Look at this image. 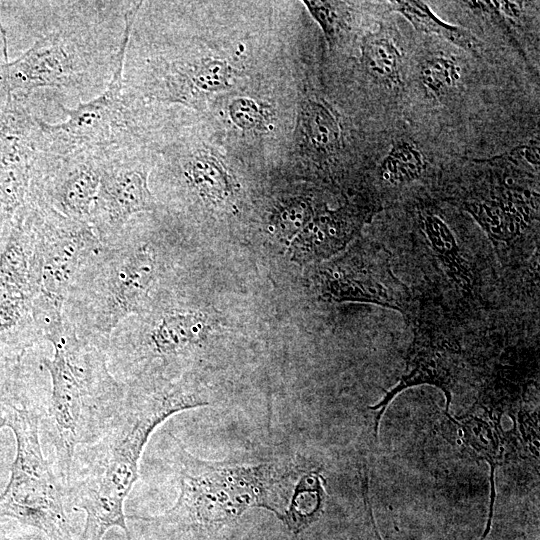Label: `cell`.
Listing matches in <instances>:
<instances>
[{
  "instance_id": "obj_17",
  "label": "cell",
  "mask_w": 540,
  "mask_h": 540,
  "mask_svg": "<svg viewBox=\"0 0 540 540\" xmlns=\"http://www.w3.org/2000/svg\"><path fill=\"white\" fill-rule=\"evenodd\" d=\"M324 482L318 471L301 474L282 520L293 533L302 532L322 514L326 499Z\"/></svg>"
},
{
  "instance_id": "obj_1",
  "label": "cell",
  "mask_w": 540,
  "mask_h": 540,
  "mask_svg": "<svg viewBox=\"0 0 540 540\" xmlns=\"http://www.w3.org/2000/svg\"><path fill=\"white\" fill-rule=\"evenodd\" d=\"M125 386L124 401L106 431L75 456L66 497L85 513L79 540H102L113 527L130 540L124 505L151 434L175 413L209 404L200 384L189 378Z\"/></svg>"
},
{
  "instance_id": "obj_8",
  "label": "cell",
  "mask_w": 540,
  "mask_h": 540,
  "mask_svg": "<svg viewBox=\"0 0 540 540\" xmlns=\"http://www.w3.org/2000/svg\"><path fill=\"white\" fill-rule=\"evenodd\" d=\"M35 238L39 292L65 303L85 264L101 242L91 224L42 204L28 202Z\"/></svg>"
},
{
  "instance_id": "obj_27",
  "label": "cell",
  "mask_w": 540,
  "mask_h": 540,
  "mask_svg": "<svg viewBox=\"0 0 540 540\" xmlns=\"http://www.w3.org/2000/svg\"><path fill=\"white\" fill-rule=\"evenodd\" d=\"M7 97L8 93L0 73V108L5 104Z\"/></svg>"
},
{
  "instance_id": "obj_6",
  "label": "cell",
  "mask_w": 540,
  "mask_h": 540,
  "mask_svg": "<svg viewBox=\"0 0 540 540\" xmlns=\"http://www.w3.org/2000/svg\"><path fill=\"white\" fill-rule=\"evenodd\" d=\"M143 2H131L124 13L123 38L111 79L95 98L69 108L58 104L67 118L49 123L39 117V147L43 153L67 156L104 153L136 144V103L123 85V65L132 25Z\"/></svg>"
},
{
  "instance_id": "obj_4",
  "label": "cell",
  "mask_w": 540,
  "mask_h": 540,
  "mask_svg": "<svg viewBox=\"0 0 540 540\" xmlns=\"http://www.w3.org/2000/svg\"><path fill=\"white\" fill-rule=\"evenodd\" d=\"M52 345L53 357L42 359L51 380L47 422L57 475L66 490L77 452L106 431L126 386L110 371L105 352L81 340L67 320Z\"/></svg>"
},
{
  "instance_id": "obj_18",
  "label": "cell",
  "mask_w": 540,
  "mask_h": 540,
  "mask_svg": "<svg viewBox=\"0 0 540 540\" xmlns=\"http://www.w3.org/2000/svg\"><path fill=\"white\" fill-rule=\"evenodd\" d=\"M399 11L416 30L433 33L468 51L477 52L480 43L467 30L439 20L427 5L419 1H394Z\"/></svg>"
},
{
  "instance_id": "obj_15",
  "label": "cell",
  "mask_w": 540,
  "mask_h": 540,
  "mask_svg": "<svg viewBox=\"0 0 540 540\" xmlns=\"http://www.w3.org/2000/svg\"><path fill=\"white\" fill-rule=\"evenodd\" d=\"M446 415L459 428L465 445L473 454L496 468L504 453L500 415L488 410L483 414L468 413L460 418H453L449 413Z\"/></svg>"
},
{
  "instance_id": "obj_22",
  "label": "cell",
  "mask_w": 540,
  "mask_h": 540,
  "mask_svg": "<svg viewBox=\"0 0 540 540\" xmlns=\"http://www.w3.org/2000/svg\"><path fill=\"white\" fill-rule=\"evenodd\" d=\"M420 78L432 94L439 96L456 84L459 79V69L449 58L433 57L423 63Z\"/></svg>"
},
{
  "instance_id": "obj_19",
  "label": "cell",
  "mask_w": 540,
  "mask_h": 540,
  "mask_svg": "<svg viewBox=\"0 0 540 540\" xmlns=\"http://www.w3.org/2000/svg\"><path fill=\"white\" fill-rule=\"evenodd\" d=\"M362 61L367 72L379 83L398 86L401 82V54L384 33L374 34L362 45Z\"/></svg>"
},
{
  "instance_id": "obj_25",
  "label": "cell",
  "mask_w": 540,
  "mask_h": 540,
  "mask_svg": "<svg viewBox=\"0 0 540 540\" xmlns=\"http://www.w3.org/2000/svg\"><path fill=\"white\" fill-rule=\"evenodd\" d=\"M369 482H368V473L367 470L364 471V478L362 483V489H363V497L365 502V510L366 515L370 524V539L371 540H383L380 531L377 526V522L375 520L374 514H373V508L371 505L370 497H369Z\"/></svg>"
},
{
  "instance_id": "obj_29",
  "label": "cell",
  "mask_w": 540,
  "mask_h": 540,
  "mask_svg": "<svg viewBox=\"0 0 540 540\" xmlns=\"http://www.w3.org/2000/svg\"><path fill=\"white\" fill-rule=\"evenodd\" d=\"M242 540H263V539L259 538V537L251 536V537H248V538H245V539H242Z\"/></svg>"
},
{
  "instance_id": "obj_24",
  "label": "cell",
  "mask_w": 540,
  "mask_h": 540,
  "mask_svg": "<svg viewBox=\"0 0 540 540\" xmlns=\"http://www.w3.org/2000/svg\"><path fill=\"white\" fill-rule=\"evenodd\" d=\"M323 29L328 41L334 37L336 13L329 2L305 1L304 2Z\"/></svg>"
},
{
  "instance_id": "obj_14",
  "label": "cell",
  "mask_w": 540,
  "mask_h": 540,
  "mask_svg": "<svg viewBox=\"0 0 540 540\" xmlns=\"http://www.w3.org/2000/svg\"><path fill=\"white\" fill-rule=\"evenodd\" d=\"M465 208L486 231L495 243L510 242L527 226L529 213L520 205L524 201L517 197L486 201H470Z\"/></svg>"
},
{
  "instance_id": "obj_12",
  "label": "cell",
  "mask_w": 540,
  "mask_h": 540,
  "mask_svg": "<svg viewBox=\"0 0 540 540\" xmlns=\"http://www.w3.org/2000/svg\"><path fill=\"white\" fill-rule=\"evenodd\" d=\"M408 370L385 396L370 409L376 412L374 436L377 437L379 421L393 398L403 390L421 384L434 385L446 398L448 413L452 392L459 372V349L444 339L415 337L408 359Z\"/></svg>"
},
{
  "instance_id": "obj_5",
  "label": "cell",
  "mask_w": 540,
  "mask_h": 540,
  "mask_svg": "<svg viewBox=\"0 0 540 540\" xmlns=\"http://www.w3.org/2000/svg\"><path fill=\"white\" fill-rule=\"evenodd\" d=\"M112 3L70 2L63 20L13 61H7L4 45L0 73L8 95L28 99L40 88L84 92L98 76L111 78L121 45H110L105 37V12Z\"/></svg>"
},
{
  "instance_id": "obj_16",
  "label": "cell",
  "mask_w": 540,
  "mask_h": 540,
  "mask_svg": "<svg viewBox=\"0 0 540 540\" xmlns=\"http://www.w3.org/2000/svg\"><path fill=\"white\" fill-rule=\"evenodd\" d=\"M421 227L448 275L464 290L470 291L474 283L473 273L451 229L441 218L430 213L421 215Z\"/></svg>"
},
{
  "instance_id": "obj_9",
  "label": "cell",
  "mask_w": 540,
  "mask_h": 540,
  "mask_svg": "<svg viewBox=\"0 0 540 540\" xmlns=\"http://www.w3.org/2000/svg\"><path fill=\"white\" fill-rule=\"evenodd\" d=\"M150 162L137 143L103 153L99 188L90 212V224L101 243H108L140 213L156 212L150 191Z\"/></svg>"
},
{
  "instance_id": "obj_21",
  "label": "cell",
  "mask_w": 540,
  "mask_h": 540,
  "mask_svg": "<svg viewBox=\"0 0 540 540\" xmlns=\"http://www.w3.org/2000/svg\"><path fill=\"white\" fill-rule=\"evenodd\" d=\"M425 170L421 152L411 143L400 141L393 145L380 167L384 180L403 185L420 178Z\"/></svg>"
},
{
  "instance_id": "obj_2",
  "label": "cell",
  "mask_w": 540,
  "mask_h": 540,
  "mask_svg": "<svg viewBox=\"0 0 540 540\" xmlns=\"http://www.w3.org/2000/svg\"><path fill=\"white\" fill-rule=\"evenodd\" d=\"M170 437L178 497L163 514L141 519L180 540H199L253 507L267 509L283 520L301 476L295 465L209 462L191 454L179 438Z\"/></svg>"
},
{
  "instance_id": "obj_3",
  "label": "cell",
  "mask_w": 540,
  "mask_h": 540,
  "mask_svg": "<svg viewBox=\"0 0 540 540\" xmlns=\"http://www.w3.org/2000/svg\"><path fill=\"white\" fill-rule=\"evenodd\" d=\"M162 250L137 215L101 243L71 287L64 317L76 335L102 351L117 325L147 311L166 269Z\"/></svg>"
},
{
  "instance_id": "obj_26",
  "label": "cell",
  "mask_w": 540,
  "mask_h": 540,
  "mask_svg": "<svg viewBox=\"0 0 540 540\" xmlns=\"http://www.w3.org/2000/svg\"><path fill=\"white\" fill-rule=\"evenodd\" d=\"M10 413V400L0 399V429L7 426Z\"/></svg>"
},
{
  "instance_id": "obj_20",
  "label": "cell",
  "mask_w": 540,
  "mask_h": 540,
  "mask_svg": "<svg viewBox=\"0 0 540 540\" xmlns=\"http://www.w3.org/2000/svg\"><path fill=\"white\" fill-rule=\"evenodd\" d=\"M304 135L317 153L331 154L340 146V129L331 111L316 101L307 102L302 109Z\"/></svg>"
},
{
  "instance_id": "obj_28",
  "label": "cell",
  "mask_w": 540,
  "mask_h": 540,
  "mask_svg": "<svg viewBox=\"0 0 540 540\" xmlns=\"http://www.w3.org/2000/svg\"><path fill=\"white\" fill-rule=\"evenodd\" d=\"M0 540H9V539L6 537L5 531H4V529L2 528L1 525H0Z\"/></svg>"
},
{
  "instance_id": "obj_30",
  "label": "cell",
  "mask_w": 540,
  "mask_h": 540,
  "mask_svg": "<svg viewBox=\"0 0 540 540\" xmlns=\"http://www.w3.org/2000/svg\"><path fill=\"white\" fill-rule=\"evenodd\" d=\"M487 537L485 535L482 534L480 540H485Z\"/></svg>"
},
{
  "instance_id": "obj_10",
  "label": "cell",
  "mask_w": 540,
  "mask_h": 540,
  "mask_svg": "<svg viewBox=\"0 0 540 540\" xmlns=\"http://www.w3.org/2000/svg\"><path fill=\"white\" fill-rule=\"evenodd\" d=\"M28 100L8 95L0 108V225L10 223L28 203L40 129Z\"/></svg>"
},
{
  "instance_id": "obj_13",
  "label": "cell",
  "mask_w": 540,
  "mask_h": 540,
  "mask_svg": "<svg viewBox=\"0 0 540 540\" xmlns=\"http://www.w3.org/2000/svg\"><path fill=\"white\" fill-rule=\"evenodd\" d=\"M178 178L187 189L206 201H222L231 193L230 177L222 164L204 150L179 155Z\"/></svg>"
},
{
  "instance_id": "obj_23",
  "label": "cell",
  "mask_w": 540,
  "mask_h": 540,
  "mask_svg": "<svg viewBox=\"0 0 540 540\" xmlns=\"http://www.w3.org/2000/svg\"><path fill=\"white\" fill-rule=\"evenodd\" d=\"M229 114L233 123L243 130L261 129L265 123L262 108L252 99H235L229 106Z\"/></svg>"
},
{
  "instance_id": "obj_7",
  "label": "cell",
  "mask_w": 540,
  "mask_h": 540,
  "mask_svg": "<svg viewBox=\"0 0 540 540\" xmlns=\"http://www.w3.org/2000/svg\"><path fill=\"white\" fill-rule=\"evenodd\" d=\"M7 426L15 435L16 454L9 481L0 493V518L33 527L49 540H71L66 490L42 452L38 411L10 401Z\"/></svg>"
},
{
  "instance_id": "obj_11",
  "label": "cell",
  "mask_w": 540,
  "mask_h": 540,
  "mask_svg": "<svg viewBox=\"0 0 540 540\" xmlns=\"http://www.w3.org/2000/svg\"><path fill=\"white\" fill-rule=\"evenodd\" d=\"M103 153L56 156L40 152L34 165L28 202L90 223L99 188Z\"/></svg>"
}]
</instances>
